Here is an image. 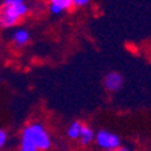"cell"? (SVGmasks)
I'll use <instances>...</instances> for the list:
<instances>
[{
  "label": "cell",
  "mask_w": 151,
  "mask_h": 151,
  "mask_svg": "<svg viewBox=\"0 0 151 151\" xmlns=\"http://www.w3.org/2000/svg\"><path fill=\"white\" fill-rule=\"evenodd\" d=\"M6 143H7V134L3 129H0V148H3Z\"/></svg>",
  "instance_id": "cell-10"
},
{
  "label": "cell",
  "mask_w": 151,
  "mask_h": 151,
  "mask_svg": "<svg viewBox=\"0 0 151 151\" xmlns=\"http://www.w3.org/2000/svg\"><path fill=\"white\" fill-rule=\"evenodd\" d=\"M123 83H124L123 75L120 74V72H116V71H112L109 74H106L105 79H104V86L110 93L119 91L120 88L123 87Z\"/></svg>",
  "instance_id": "cell-4"
},
{
  "label": "cell",
  "mask_w": 151,
  "mask_h": 151,
  "mask_svg": "<svg viewBox=\"0 0 151 151\" xmlns=\"http://www.w3.org/2000/svg\"><path fill=\"white\" fill-rule=\"evenodd\" d=\"M81 128H82V123H81V121H74V123H71V125L68 127V129H67L68 137H70V139H72V140L79 139Z\"/></svg>",
  "instance_id": "cell-7"
},
{
  "label": "cell",
  "mask_w": 151,
  "mask_h": 151,
  "mask_svg": "<svg viewBox=\"0 0 151 151\" xmlns=\"http://www.w3.org/2000/svg\"><path fill=\"white\" fill-rule=\"evenodd\" d=\"M95 139V132L90 128L88 125H84L82 124V128H81V134H79V139L78 140L81 142L82 146H88L91 144Z\"/></svg>",
  "instance_id": "cell-6"
},
{
  "label": "cell",
  "mask_w": 151,
  "mask_h": 151,
  "mask_svg": "<svg viewBox=\"0 0 151 151\" xmlns=\"http://www.w3.org/2000/svg\"><path fill=\"white\" fill-rule=\"evenodd\" d=\"M95 143L97 146L104 150H119V147L121 146V140L116 134L109 132V131H98L95 134Z\"/></svg>",
  "instance_id": "cell-3"
},
{
  "label": "cell",
  "mask_w": 151,
  "mask_h": 151,
  "mask_svg": "<svg viewBox=\"0 0 151 151\" xmlns=\"http://www.w3.org/2000/svg\"><path fill=\"white\" fill-rule=\"evenodd\" d=\"M91 0H74V6L75 7H83V6H87Z\"/></svg>",
  "instance_id": "cell-11"
},
{
  "label": "cell",
  "mask_w": 151,
  "mask_h": 151,
  "mask_svg": "<svg viewBox=\"0 0 151 151\" xmlns=\"http://www.w3.org/2000/svg\"><path fill=\"white\" fill-rule=\"evenodd\" d=\"M3 3H22V1H25V0H1Z\"/></svg>",
  "instance_id": "cell-12"
},
{
  "label": "cell",
  "mask_w": 151,
  "mask_h": 151,
  "mask_svg": "<svg viewBox=\"0 0 151 151\" xmlns=\"http://www.w3.org/2000/svg\"><path fill=\"white\" fill-rule=\"evenodd\" d=\"M52 146L49 134L44 125L40 123H32L26 125L21 135V150L22 151H38L48 150Z\"/></svg>",
  "instance_id": "cell-1"
},
{
  "label": "cell",
  "mask_w": 151,
  "mask_h": 151,
  "mask_svg": "<svg viewBox=\"0 0 151 151\" xmlns=\"http://www.w3.org/2000/svg\"><path fill=\"white\" fill-rule=\"evenodd\" d=\"M29 41H30V33L26 29H18L12 35V42L18 48H23L29 44Z\"/></svg>",
  "instance_id": "cell-5"
},
{
  "label": "cell",
  "mask_w": 151,
  "mask_h": 151,
  "mask_svg": "<svg viewBox=\"0 0 151 151\" xmlns=\"http://www.w3.org/2000/svg\"><path fill=\"white\" fill-rule=\"evenodd\" d=\"M49 11L50 14L53 15H60L63 11H65L63 7H60V6H57V4H53V3H49Z\"/></svg>",
  "instance_id": "cell-9"
},
{
  "label": "cell",
  "mask_w": 151,
  "mask_h": 151,
  "mask_svg": "<svg viewBox=\"0 0 151 151\" xmlns=\"http://www.w3.org/2000/svg\"><path fill=\"white\" fill-rule=\"evenodd\" d=\"M49 3L57 4L64 10H70L71 7H74V0H49Z\"/></svg>",
  "instance_id": "cell-8"
},
{
  "label": "cell",
  "mask_w": 151,
  "mask_h": 151,
  "mask_svg": "<svg viewBox=\"0 0 151 151\" xmlns=\"http://www.w3.org/2000/svg\"><path fill=\"white\" fill-rule=\"evenodd\" d=\"M29 14V7L25 1L22 3H1L0 4V26L12 27Z\"/></svg>",
  "instance_id": "cell-2"
}]
</instances>
